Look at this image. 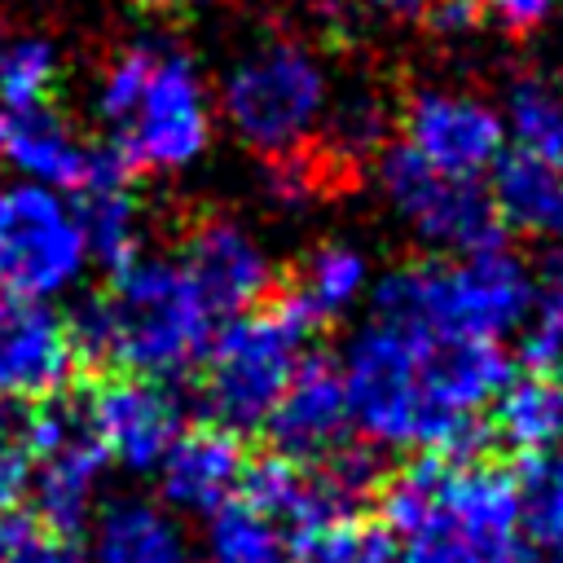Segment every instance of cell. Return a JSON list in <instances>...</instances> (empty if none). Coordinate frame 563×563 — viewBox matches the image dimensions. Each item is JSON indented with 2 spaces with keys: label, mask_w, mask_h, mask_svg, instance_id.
Here are the masks:
<instances>
[{
  "label": "cell",
  "mask_w": 563,
  "mask_h": 563,
  "mask_svg": "<svg viewBox=\"0 0 563 563\" xmlns=\"http://www.w3.org/2000/svg\"><path fill=\"white\" fill-rule=\"evenodd\" d=\"M84 413L110 462H123L128 471H158L172 440L185 431V405L180 396L141 374H106L101 383H88Z\"/></svg>",
  "instance_id": "30bf717a"
},
{
  "label": "cell",
  "mask_w": 563,
  "mask_h": 563,
  "mask_svg": "<svg viewBox=\"0 0 563 563\" xmlns=\"http://www.w3.org/2000/svg\"><path fill=\"white\" fill-rule=\"evenodd\" d=\"M57 84V53L40 35H13L0 44V101L9 110L48 106Z\"/></svg>",
  "instance_id": "4316f807"
},
{
  "label": "cell",
  "mask_w": 563,
  "mask_h": 563,
  "mask_svg": "<svg viewBox=\"0 0 563 563\" xmlns=\"http://www.w3.org/2000/svg\"><path fill=\"white\" fill-rule=\"evenodd\" d=\"M387 136V114L374 101H347L330 119V158L334 163H361L365 154H378Z\"/></svg>",
  "instance_id": "4dcf8cb0"
},
{
  "label": "cell",
  "mask_w": 563,
  "mask_h": 563,
  "mask_svg": "<svg viewBox=\"0 0 563 563\" xmlns=\"http://www.w3.org/2000/svg\"><path fill=\"white\" fill-rule=\"evenodd\" d=\"M365 290H369V260L343 242H325V246L308 251V260L299 264V273L290 282V295L317 317V325H325L330 317L361 303Z\"/></svg>",
  "instance_id": "44dd1931"
},
{
  "label": "cell",
  "mask_w": 563,
  "mask_h": 563,
  "mask_svg": "<svg viewBox=\"0 0 563 563\" xmlns=\"http://www.w3.org/2000/svg\"><path fill=\"white\" fill-rule=\"evenodd\" d=\"M0 563H88L79 541L40 515H0Z\"/></svg>",
  "instance_id": "83f0119b"
},
{
  "label": "cell",
  "mask_w": 563,
  "mask_h": 563,
  "mask_svg": "<svg viewBox=\"0 0 563 563\" xmlns=\"http://www.w3.org/2000/svg\"><path fill=\"white\" fill-rule=\"evenodd\" d=\"M207 519H211L207 523V563H282L286 559L282 532L246 501H229Z\"/></svg>",
  "instance_id": "d4e9b609"
},
{
  "label": "cell",
  "mask_w": 563,
  "mask_h": 563,
  "mask_svg": "<svg viewBox=\"0 0 563 563\" xmlns=\"http://www.w3.org/2000/svg\"><path fill=\"white\" fill-rule=\"evenodd\" d=\"M132 4H141V9H185L194 0H132Z\"/></svg>",
  "instance_id": "8d00e7d4"
},
{
  "label": "cell",
  "mask_w": 563,
  "mask_h": 563,
  "mask_svg": "<svg viewBox=\"0 0 563 563\" xmlns=\"http://www.w3.org/2000/svg\"><path fill=\"white\" fill-rule=\"evenodd\" d=\"M339 374L352 427L369 444L475 462L488 435L475 413L510 383V352L501 339H449L369 317L347 339Z\"/></svg>",
  "instance_id": "6da1fadb"
},
{
  "label": "cell",
  "mask_w": 563,
  "mask_h": 563,
  "mask_svg": "<svg viewBox=\"0 0 563 563\" xmlns=\"http://www.w3.org/2000/svg\"><path fill=\"white\" fill-rule=\"evenodd\" d=\"M264 427H268L273 453L290 457V462H321L325 453L347 444L352 413H347V391H343L339 365L330 356L303 352L286 391L268 409Z\"/></svg>",
  "instance_id": "5bb4252c"
},
{
  "label": "cell",
  "mask_w": 563,
  "mask_h": 563,
  "mask_svg": "<svg viewBox=\"0 0 563 563\" xmlns=\"http://www.w3.org/2000/svg\"><path fill=\"white\" fill-rule=\"evenodd\" d=\"M4 154L26 172V180L44 189H79L92 172L97 145H88L57 110L48 106H26L13 110Z\"/></svg>",
  "instance_id": "ac0fdd59"
},
{
  "label": "cell",
  "mask_w": 563,
  "mask_h": 563,
  "mask_svg": "<svg viewBox=\"0 0 563 563\" xmlns=\"http://www.w3.org/2000/svg\"><path fill=\"white\" fill-rule=\"evenodd\" d=\"M493 435L510 449L541 453L563 440V383L554 374L528 369L523 378H510L493 396Z\"/></svg>",
  "instance_id": "ffe728a7"
},
{
  "label": "cell",
  "mask_w": 563,
  "mask_h": 563,
  "mask_svg": "<svg viewBox=\"0 0 563 563\" xmlns=\"http://www.w3.org/2000/svg\"><path fill=\"white\" fill-rule=\"evenodd\" d=\"M92 563H194V554L167 510L141 497H119L97 519Z\"/></svg>",
  "instance_id": "d6986e66"
},
{
  "label": "cell",
  "mask_w": 563,
  "mask_h": 563,
  "mask_svg": "<svg viewBox=\"0 0 563 563\" xmlns=\"http://www.w3.org/2000/svg\"><path fill=\"white\" fill-rule=\"evenodd\" d=\"M114 145L132 172H180L202 158L211 145V101L198 66L180 48L158 44L154 70L128 123L114 132Z\"/></svg>",
  "instance_id": "9c48e42d"
},
{
  "label": "cell",
  "mask_w": 563,
  "mask_h": 563,
  "mask_svg": "<svg viewBox=\"0 0 563 563\" xmlns=\"http://www.w3.org/2000/svg\"><path fill=\"white\" fill-rule=\"evenodd\" d=\"M488 172H493L488 198L501 224L541 242H563V172L550 158L515 145L501 150V158Z\"/></svg>",
  "instance_id": "e0dca14e"
},
{
  "label": "cell",
  "mask_w": 563,
  "mask_h": 563,
  "mask_svg": "<svg viewBox=\"0 0 563 563\" xmlns=\"http://www.w3.org/2000/svg\"><path fill=\"white\" fill-rule=\"evenodd\" d=\"M282 563H396V541L387 528L339 519L290 537Z\"/></svg>",
  "instance_id": "cb8c5ba5"
},
{
  "label": "cell",
  "mask_w": 563,
  "mask_h": 563,
  "mask_svg": "<svg viewBox=\"0 0 563 563\" xmlns=\"http://www.w3.org/2000/svg\"><path fill=\"white\" fill-rule=\"evenodd\" d=\"M317 330V317L290 290H282L264 312L251 308L229 317L202 356V405L211 422L238 435L264 427Z\"/></svg>",
  "instance_id": "5b68a950"
},
{
  "label": "cell",
  "mask_w": 563,
  "mask_h": 563,
  "mask_svg": "<svg viewBox=\"0 0 563 563\" xmlns=\"http://www.w3.org/2000/svg\"><path fill=\"white\" fill-rule=\"evenodd\" d=\"M532 273L506 251L462 255L457 264H400L369 286V317L449 334V339H501L528 321Z\"/></svg>",
  "instance_id": "277c9868"
},
{
  "label": "cell",
  "mask_w": 563,
  "mask_h": 563,
  "mask_svg": "<svg viewBox=\"0 0 563 563\" xmlns=\"http://www.w3.org/2000/svg\"><path fill=\"white\" fill-rule=\"evenodd\" d=\"M154 57H158V44L141 40V44H128L106 66V75L97 84V114L110 123V132H119L128 123V114H132V106H136V97H141V88L154 70Z\"/></svg>",
  "instance_id": "f1b7e54d"
},
{
  "label": "cell",
  "mask_w": 563,
  "mask_h": 563,
  "mask_svg": "<svg viewBox=\"0 0 563 563\" xmlns=\"http://www.w3.org/2000/svg\"><path fill=\"white\" fill-rule=\"evenodd\" d=\"M264 189L282 207H303L321 194V167L303 154V145L286 150V154H273L268 167H264Z\"/></svg>",
  "instance_id": "1f68e13d"
},
{
  "label": "cell",
  "mask_w": 563,
  "mask_h": 563,
  "mask_svg": "<svg viewBox=\"0 0 563 563\" xmlns=\"http://www.w3.org/2000/svg\"><path fill=\"white\" fill-rule=\"evenodd\" d=\"M242 501L251 510H260L277 532H308V528H321V523H339V519H352L334 493L321 484L317 466L308 462H290L282 453H268L260 462H246V475H242Z\"/></svg>",
  "instance_id": "2e32d148"
},
{
  "label": "cell",
  "mask_w": 563,
  "mask_h": 563,
  "mask_svg": "<svg viewBox=\"0 0 563 563\" xmlns=\"http://www.w3.org/2000/svg\"><path fill=\"white\" fill-rule=\"evenodd\" d=\"M475 4L488 9L497 22H506L510 31H528V26L545 22L554 9V0H475Z\"/></svg>",
  "instance_id": "836d02e7"
},
{
  "label": "cell",
  "mask_w": 563,
  "mask_h": 563,
  "mask_svg": "<svg viewBox=\"0 0 563 563\" xmlns=\"http://www.w3.org/2000/svg\"><path fill=\"white\" fill-rule=\"evenodd\" d=\"M506 132H515L519 150H532L563 172V88L550 79H519L506 101Z\"/></svg>",
  "instance_id": "603a6c76"
},
{
  "label": "cell",
  "mask_w": 563,
  "mask_h": 563,
  "mask_svg": "<svg viewBox=\"0 0 563 563\" xmlns=\"http://www.w3.org/2000/svg\"><path fill=\"white\" fill-rule=\"evenodd\" d=\"M519 523L528 528L532 545L563 550V440L528 453L519 466Z\"/></svg>",
  "instance_id": "7402d4cb"
},
{
  "label": "cell",
  "mask_w": 563,
  "mask_h": 563,
  "mask_svg": "<svg viewBox=\"0 0 563 563\" xmlns=\"http://www.w3.org/2000/svg\"><path fill=\"white\" fill-rule=\"evenodd\" d=\"M4 136H9V114H4V106H0V158H4Z\"/></svg>",
  "instance_id": "74e56055"
},
{
  "label": "cell",
  "mask_w": 563,
  "mask_h": 563,
  "mask_svg": "<svg viewBox=\"0 0 563 563\" xmlns=\"http://www.w3.org/2000/svg\"><path fill=\"white\" fill-rule=\"evenodd\" d=\"M180 268L194 277L198 295L216 317L251 312L268 286H273V260L255 242L251 229H242L229 216H202L180 246Z\"/></svg>",
  "instance_id": "4fadbf2b"
},
{
  "label": "cell",
  "mask_w": 563,
  "mask_h": 563,
  "mask_svg": "<svg viewBox=\"0 0 563 563\" xmlns=\"http://www.w3.org/2000/svg\"><path fill=\"white\" fill-rule=\"evenodd\" d=\"M515 563H563V550H545V545H523Z\"/></svg>",
  "instance_id": "e575fe53"
},
{
  "label": "cell",
  "mask_w": 563,
  "mask_h": 563,
  "mask_svg": "<svg viewBox=\"0 0 563 563\" xmlns=\"http://www.w3.org/2000/svg\"><path fill=\"white\" fill-rule=\"evenodd\" d=\"M88 246L75 207L35 180L0 185V290L53 299L79 282Z\"/></svg>",
  "instance_id": "ba28073f"
},
{
  "label": "cell",
  "mask_w": 563,
  "mask_h": 563,
  "mask_svg": "<svg viewBox=\"0 0 563 563\" xmlns=\"http://www.w3.org/2000/svg\"><path fill=\"white\" fill-rule=\"evenodd\" d=\"M422 13H427V22H431L435 31H444V35H462V31H471V26L479 22L484 9H479L475 0H427Z\"/></svg>",
  "instance_id": "d6a6232c"
},
{
  "label": "cell",
  "mask_w": 563,
  "mask_h": 563,
  "mask_svg": "<svg viewBox=\"0 0 563 563\" xmlns=\"http://www.w3.org/2000/svg\"><path fill=\"white\" fill-rule=\"evenodd\" d=\"M79 361L66 317L44 299H18L0 290V400H44L70 387Z\"/></svg>",
  "instance_id": "7c38bea8"
},
{
  "label": "cell",
  "mask_w": 563,
  "mask_h": 563,
  "mask_svg": "<svg viewBox=\"0 0 563 563\" xmlns=\"http://www.w3.org/2000/svg\"><path fill=\"white\" fill-rule=\"evenodd\" d=\"M220 106L242 145L273 158L299 150L325 114V70L299 44H264L246 53L220 88Z\"/></svg>",
  "instance_id": "8992f818"
},
{
  "label": "cell",
  "mask_w": 563,
  "mask_h": 563,
  "mask_svg": "<svg viewBox=\"0 0 563 563\" xmlns=\"http://www.w3.org/2000/svg\"><path fill=\"white\" fill-rule=\"evenodd\" d=\"M532 330L519 343V356L537 374H554L563 365V251H550L541 273L532 277Z\"/></svg>",
  "instance_id": "484cf974"
},
{
  "label": "cell",
  "mask_w": 563,
  "mask_h": 563,
  "mask_svg": "<svg viewBox=\"0 0 563 563\" xmlns=\"http://www.w3.org/2000/svg\"><path fill=\"white\" fill-rule=\"evenodd\" d=\"M378 510L396 545V563H515L519 559V488L488 462H453L422 453L378 484Z\"/></svg>",
  "instance_id": "3957f363"
},
{
  "label": "cell",
  "mask_w": 563,
  "mask_h": 563,
  "mask_svg": "<svg viewBox=\"0 0 563 563\" xmlns=\"http://www.w3.org/2000/svg\"><path fill=\"white\" fill-rule=\"evenodd\" d=\"M400 123H405V145L431 167L453 172V176L479 180V172H488L506 150L501 110L466 92L422 88L409 97Z\"/></svg>",
  "instance_id": "8fae6325"
},
{
  "label": "cell",
  "mask_w": 563,
  "mask_h": 563,
  "mask_svg": "<svg viewBox=\"0 0 563 563\" xmlns=\"http://www.w3.org/2000/svg\"><path fill=\"white\" fill-rule=\"evenodd\" d=\"M216 321L180 260L136 255L70 308L66 330L79 365L167 383L207 356Z\"/></svg>",
  "instance_id": "7a4b0ae2"
},
{
  "label": "cell",
  "mask_w": 563,
  "mask_h": 563,
  "mask_svg": "<svg viewBox=\"0 0 563 563\" xmlns=\"http://www.w3.org/2000/svg\"><path fill=\"white\" fill-rule=\"evenodd\" d=\"M369 4H378V9H387V13H422L427 0H369Z\"/></svg>",
  "instance_id": "d590c367"
},
{
  "label": "cell",
  "mask_w": 563,
  "mask_h": 563,
  "mask_svg": "<svg viewBox=\"0 0 563 563\" xmlns=\"http://www.w3.org/2000/svg\"><path fill=\"white\" fill-rule=\"evenodd\" d=\"M378 189L387 207L435 251L449 255H479L497 251L506 224L475 176H453L418 158L405 141L383 145L378 154Z\"/></svg>",
  "instance_id": "52a82bcc"
},
{
  "label": "cell",
  "mask_w": 563,
  "mask_h": 563,
  "mask_svg": "<svg viewBox=\"0 0 563 563\" xmlns=\"http://www.w3.org/2000/svg\"><path fill=\"white\" fill-rule=\"evenodd\" d=\"M242 475H246L242 435L220 422L185 427L158 462L163 501L185 515H216L220 506H229L242 493Z\"/></svg>",
  "instance_id": "9a60e30c"
},
{
  "label": "cell",
  "mask_w": 563,
  "mask_h": 563,
  "mask_svg": "<svg viewBox=\"0 0 563 563\" xmlns=\"http://www.w3.org/2000/svg\"><path fill=\"white\" fill-rule=\"evenodd\" d=\"M35 453L22 400H0V515H13L31 488Z\"/></svg>",
  "instance_id": "f546056e"
}]
</instances>
